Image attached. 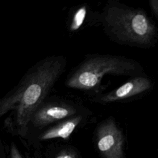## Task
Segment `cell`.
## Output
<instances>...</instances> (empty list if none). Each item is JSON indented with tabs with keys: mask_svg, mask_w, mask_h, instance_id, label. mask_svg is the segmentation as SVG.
<instances>
[{
	"mask_svg": "<svg viewBox=\"0 0 158 158\" xmlns=\"http://www.w3.org/2000/svg\"><path fill=\"white\" fill-rule=\"evenodd\" d=\"M65 60L52 57L35 67L12 94L0 100V117L15 110L14 122L20 133L26 132L34 113L64 70Z\"/></svg>",
	"mask_w": 158,
	"mask_h": 158,
	"instance_id": "6da1fadb",
	"label": "cell"
},
{
	"mask_svg": "<svg viewBox=\"0 0 158 158\" xmlns=\"http://www.w3.org/2000/svg\"><path fill=\"white\" fill-rule=\"evenodd\" d=\"M101 22L107 35L120 44L148 48L157 42L158 28L143 9L110 1L101 14Z\"/></svg>",
	"mask_w": 158,
	"mask_h": 158,
	"instance_id": "7a4b0ae2",
	"label": "cell"
},
{
	"mask_svg": "<svg viewBox=\"0 0 158 158\" xmlns=\"http://www.w3.org/2000/svg\"><path fill=\"white\" fill-rule=\"evenodd\" d=\"M143 67L137 61L120 56L94 55L85 59L69 77L67 86L80 90H94L107 75H137Z\"/></svg>",
	"mask_w": 158,
	"mask_h": 158,
	"instance_id": "3957f363",
	"label": "cell"
},
{
	"mask_svg": "<svg viewBox=\"0 0 158 158\" xmlns=\"http://www.w3.org/2000/svg\"><path fill=\"white\" fill-rule=\"evenodd\" d=\"M96 142L104 158H123V136L113 117L107 118L99 125Z\"/></svg>",
	"mask_w": 158,
	"mask_h": 158,
	"instance_id": "277c9868",
	"label": "cell"
},
{
	"mask_svg": "<svg viewBox=\"0 0 158 158\" xmlns=\"http://www.w3.org/2000/svg\"><path fill=\"white\" fill-rule=\"evenodd\" d=\"M152 86V81L149 78L140 75L136 76L118 88L95 98L94 101L102 104L120 101L144 93Z\"/></svg>",
	"mask_w": 158,
	"mask_h": 158,
	"instance_id": "5b68a950",
	"label": "cell"
},
{
	"mask_svg": "<svg viewBox=\"0 0 158 158\" xmlns=\"http://www.w3.org/2000/svg\"><path fill=\"white\" fill-rule=\"evenodd\" d=\"M77 109L65 103L47 104L38 109L34 113L31 122L35 126L43 127L52 122L68 118L77 115Z\"/></svg>",
	"mask_w": 158,
	"mask_h": 158,
	"instance_id": "8992f818",
	"label": "cell"
},
{
	"mask_svg": "<svg viewBox=\"0 0 158 158\" xmlns=\"http://www.w3.org/2000/svg\"><path fill=\"white\" fill-rule=\"evenodd\" d=\"M83 118V117L81 114L69 117L42 133L40 136V139L47 140L54 138L68 139L77 127L81 123Z\"/></svg>",
	"mask_w": 158,
	"mask_h": 158,
	"instance_id": "52a82bcc",
	"label": "cell"
},
{
	"mask_svg": "<svg viewBox=\"0 0 158 158\" xmlns=\"http://www.w3.org/2000/svg\"><path fill=\"white\" fill-rule=\"evenodd\" d=\"M87 14V8L86 6L80 7L75 12L72 17V22L70 25L71 31H77L80 29L85 20Z\"/></svg>",
	"mask_w": 158,
	"mask_h": 158,
	"instance_id": "ba28073f",
	"label": "cell"
},
{
	"mask_svg": "<svg viewBox=\"0 0 158 158\" xmlns=\"http://www.w3.org/2000/svg\"><path fill=\"white\" fill-rule=\"evenodd\" d=\"M56 158H78L77 152L72 149H65L60 152Z\"/></svg>",
	"mask_w": 158,
	"mask_h": 158,
	"instance_id": "9c48e42d",
	"label": "cell"
},
{
	"mask_svg": "<svg viewBox=\"0 0 158 158\" xmlns=\"http://www.w3.org/2000/svg\"><path fill=\"white\" fill-rule=\"evenodd\" d=\"M149 2L152 12L158 19V0H149Z\"/></svg>",
	"mask_w": 158,
	"mask_h": 158,
	"instance_id": "30bf717a",
	"label": "cell"
},
{
	"mask_svg": "<svg viewBox=\"0 0 158 158\" xmlns=\"http://www.w3.org/2000/svg\"><path fill=\"white\" fill-rule=\"evenodd\" d=\"M10 158H22L18 149L13 143L10 146Z\"/></svg>",
	"mask_w": 158,
	"mask_h": 158,
	"instance_id": "8fae6325",
	"label": "cell"
}]
</instances>
